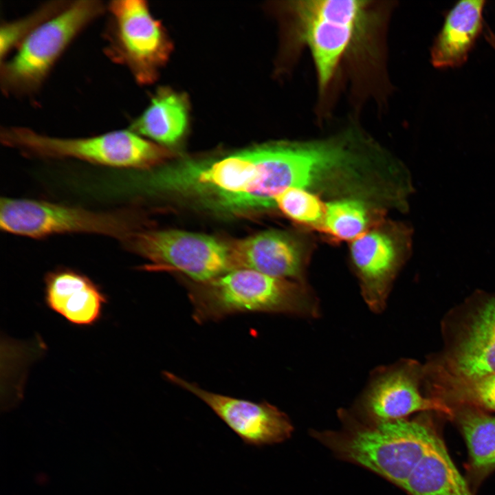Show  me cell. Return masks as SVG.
<instances>
[{
	"instance_id": "obj_1",
	"label": "cell",
	"mask_w": 495,
	"mask_h": 495,
	"mask_svg": "<svg viewBox=\"0 0 495 495\" xmlns=\"http://www.w3.org/2000/svg\"><path fill=\"white\" fill-rule=\"evenodd\" d=\"M192 318L197 323L249 312L320 316L318 298L305 283L238 268L191 289Z\"/></svg>"
},
{
	"instance_id": "obj_2",
	"label": "cell",
	"mask_w": 495,
	"mask_h": 495,
	"mask_svg": "<svg viewBox=\"0 0 495 495\" xmlns=\"http://www.w3.org/2000/svg\"><path fill=\"white\" fill-rule=\"evenodd\" d=\"M348 428L320 434L331 450L402 487L438 437L421 419L361 424L347 412Z\"/></svg>"
},
{
	"instance_id": "obj_3",
	"label": "cell",
	"mask_w": 495,
	"mask_h": 495,
	"mask_svg": "<svg viewBox=\"0 0 495 495\" xmlns=\"http://www.w3.org/2000/svg\"><path fill=\"white\" fill-rule=\"evenodd\" d=\"M6 146L43 157L74 158L115 168L150 170L170 159L164 146L129 130L77 138L51 137L25 127L6 128L1 132Z\"/></svg>"
},
{
	"instance_id": "obj_4",
	"label": "cell",
	"mask_w": 495,
	"mask_h": 495,
	"mask_svg": "<svg viewBox=\"0 0 495 495\" xmlns=\"http://www.w3.org/2000/svg\"><path fill=\"white\" fill-rule=\"evenodd\" d=\"M444 346L426 370L458 378L495 373V292L478 290L448 314Z\"/></svg>"
},
{
	"instance_id": "obj_5",
	"label": "cell",
	"mask_w": 495,
	"mask_h": 495,
	"mask_svg": "<svg viewBox=\"0 0 495 495\" xmlns=\"http://www.w3.org/2000/svg\"><path fill=\"white\" fill-rule=\"evenodd\" d=\"M134 214L126 210L99 212L31 199L2 197L0 227L10 234L44 238L65 233H91L123 242L139 230Z\"/></svg>"
},
{
	"instance_id": "obj_6",
	"label": "cell",
	"mask_w": 495,
	"mask_h": 495,
	"mask_svg": "<svg viewBox=\"0 0 495 495\" xmlns=\"http://www.w3.org/2000/svg\"><path fill=\"white\" fill-rule=\"evenodd\" d=\"M103 10L99 1H77L41 23L19 45L15 55L2 65V88L12 93L37 88L66 47Z\"/></svg>"
},
{
	"instance_id": "obj_7",
	"label": "cell",
	"mask_w": 495,
	"mask_h": 495,
	"mask_svg": "<svg viewBox=\"0 0 495 495\" xmlns=\"http://www.w3.org/2000/svg\"><path fill=\"white\" fill-rule=\"evenodd\" d=\"M367 3L357 0H302L289 6L299 38L311 52L320 93L331 82L342 58L363 28Z\"/></svg>"
},
{
	"instance_id": "obj_8",
	"label": "cell",
	"mask_w": 495,
	"mask_h": 495,
	"mask_svg": "<svg viewBox=\"0 0 495 495\" xmlns=\"http://www.w3.org/2000/svg\"><path fill=\"white\" fill-rule=\"evenodd\" d=\"M122 243L150 261L145 270H172L197 283L209 282L236 269L230 243L203 234L139 229Z\"/></svg>"
},
{
	"instance_id": "obj_9",
	"label": "cell",
	"mask_w": 495,
	"mask_h": 495,
	"mask_svg": "<svg viewBox=\"0 0 495 495\" xmlns=\"http://www.w3.org/2000/svg\"><path fill=\"white\" fill-rule=\"evenodd\" d=\"M109 10L108 54L126 66L138 82H153L173 49L165 29L152 16L144 1H112Z\"/></svg>"
},
{
	"instance_id": "obj_10",
	"label": "cell",
	"mask_w": 495,
	"mask_h": 495,
	"mask_svg": "<svg viewBox=\"0 0 495 495\" xmlns=\"http://www.w3.org/2000/svg\"><path fill=\"white\" fill-rule=\"evenodd\" d=\"M424 366L404 359L373 370L357 408L368 423L405 419L420 411H437L453 417L454 409L437 397L424 395Z\"/></svg>"
},
{
	"instance_id": "obj_11",
	"label": "cell",
	"mask_w": 495,
	"mask_h": 495,
	"mask_svg": "<svg viewBox=\"0 0 495 495\" xmlns=\"http://www.w3.org/2000/svg\"><path fill=\"white\" fill-rule=\"evenodd\" d=\"M411 236L408 226L390 223L375 226L351 245L362 296L375 314L386 308L393 283L410 253Z\"/></svg>"
},
{
	"instance_id": "obj_12",
	"label": "cell",
	"mask_w": 495,
	"mask_h": 495,
	"mask_svg": "<svg viewBox=\"0 0 495 495\" xmlns=\"http://www.w3.org/2000/svg\"><path fill=\"white\" fill-rule=\"evenodd\" d=\"M163 375L166 380L199 398L249 445L278 443L292 433L293 428L287 415L267 402H254L208 391L171 372L164 371Z\"/></svg>"
},
{
	"instance_id": "obj_13",
	"label": "cell",
	"mask_w": 495,
	"mask_h": 495,
	"mask_svg": "<svg viewBox=\"0 0 495 495\" xmlns=\"http://www.w3.org/2000/svg\"><path fill=\"white\" fill-rule=\"evenodd\" d=\"M236 268H247L283 279L305 283V249L280 231L263 232L230 243Z\"/></svg>"
},
{
	"instance_id": "obj_14",
	"label": "cell",
	"mask_w": 495,
	"mask_h": 495,
	"mask_svg": "<svg viewBox=\"0 0 495 495\" xmlns=\"http://www.w3.org/2000/svg\"><path fill=\"white\" fill-rule=\"evenodd\" d=\"M44 285L47 307L71 324L94 326L102 318L107 296L85 274L59 267L45 275Z\"/></svg>"
},
{
	"instance_id": "obj_15",
	"label": "cell",
	"mask_w": 495,
	"mask_h": 495,
	"mask_svg": "<svg viewBox=\"0 0 495 495\" xmlns=\"http://www.w3.org/2000/svg\"><path fill=\"white\" fill-rule=\"evenodd\" d=\"M486 2L461 0L446 12L430 50V63L434 68H456L468 60L484 28Z\"/></svg>"
},
{
	"instance_id": "obj_16",
	"label": "cell",
	"mask_w": 495,
	"mask_h": 495,
	"mask_svg": "<svg viewBox=\"0 0 495 495\" xmlns=\"http://www.w3.org/2000/svg\"><path fill=\"white\" fill-rule=\"evenodd\" d=\"M188 107L184 94L162 87L144 111L132 122L130 130L161 146L175 145L187 131Z\"/></svg>"
},
{
	"instance_id": "obj_17",
	"label": "cell",
	"mask_w": 495,
	"mask_h": 495,
	"mask_svg": "<svg viewBox=\"0 0 495 495\" xmlns=\"http://www.w3.org/2000/svg\"><path fill=\"white\" fill-rule=\"evenodd\" d=\"M402 487L411 495H472L439 437Z\"/></svg>"
},
{
	"instance_id": "obj_18",
	"label": "cell",
	"mask_w": 495,
	"mask_h": 495,
	"mask_svg": "<svg viewBox=\"0 0 495 495\" xmlns=\"http://www.w3.org/2000/svg\"><path fill=\"white\" fill-rule=\"evenodd\" d=\"M424 384L430 396L452 408L469 406L495 412V373L474 378H458L424 369Z\"/></svg>"
},
{
	"instance_id": "obj_19",
	"label": "cell",
	"mask_w": 495,
	"mask_h": 495,
	"mask_svg": "<svg viewBox=\"0 0 495 495\" xmlns=\"http://www.w3.org/2000/svg\"><path fill=\"white\" fill-rule=\"evenodd\" d=\"M467 443L473 467L482 472L495 468V417L469 406L452 407Z\"/></svg>"
},
{
	"instance_id": "obj_20",
	"label": "cell",
	"mask_w": 495,
	"mask_h": 495,
	"mask_svg": "<svg viewBox=\"0 0 495 495\" xmlns=\"http://www.w3.org/2000/svg\"><path fill=\"white\" fill-rule=\"evenodd\" d=\"M371 211L366 204L356 198H343L325 204L320 230L339 240H355L367 231Z\"/></svg>"
},
{
	"instance_id": "obj_21",
	"label": "cell",
	"mask_w": 495,
	"mask_h": 495,
	"mask_svg": "<svg viewBox=\"0 0 495 495\" xmlns=\"http://www.w3.org/2000/svg\"><path fill=\"white\" fill-rule=\"evenodd\" d=\"M275 208L296 223L320 229L325 204L309 190L291 188L277 196Z\"/></svg>"
},
{
	"instance_id": "obj_22",
	"label": "cell",
	"mask_w": 495,
	"mask_h": 495,
	"mask_svg": "<svg viewBox=\"0 0 495 495\" xmlns=\"http://www.w3.org/2000/svg\"><path fill=\"white\" fill-rule=\"evenodd\" d=\"M68 5L65 1L49 2L30 14L12 22L5 23L0 31L1 59L41 23L54 16Z\"/></svg>"
}]
</instances>
